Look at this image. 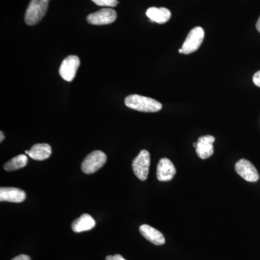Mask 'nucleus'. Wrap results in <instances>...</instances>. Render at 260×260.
Wrapping results in <instances>:
<instances>
[{
  "mask_svg": "<svg viewBox=\"0 0 260 260\" xmlns=\"http://www.w3.org/2000/svg\"><path fill=\"white\" fill-rule=\"evenodd\" d=\"M49 1L50 0H31L25 12V23L28 25L39 23L47 13Z\"/></svg>",
  "mask_w": 260,
  "mask_h": 260,
  "instance_id": "obj_2",
  "label": "nucleus"
},
{
  "mask_svg": "<svg viewBox=\"0 0 260 260\" xmlns=\"http://www.w3.org/2000/svg\"><path fill=\"white\" fill-rule=\"evenodd\" d=\"M0 135H1V139H0V141L3 142L5 139L4 134H3V132H0Z\"/></svg>",
  "mask_w": 260,
  "mask_h": 260,
  "instance_id": "obj_22",
  "label": "nucleus"
},
{
  "mask_svg": "<svg viewBox=\"0 0 260 260\" xmlns=\"http://www.w3.org/2000/svg\"><path fill=\"white\" fill-rule=\"evenodd\" d=\"M179 52L180 53V54H182V53H183L182 49H179Z\"/></svg>",
  "mask_w": 260,
  "mask_h": 260,
  "instance_id": "obj_23",
  "label": "nucleus"
},
{
  "mask_svg": "<svg viewBox=\"0 0 260 260\" xmlns=\"http://www.w3.org/2000/svg\"><path fill=\"white\" fill-rule=\"evenodd\" d=\"M26 198L25 191L18 188L1 187L0 189V201L10 203H22Z\"/></svg>",
  "mask_w": 260,
  "mask_h": 260,
  "instance_id": "obj_11",
  "label": "nucleus"
},
{
  "mask_svg": "<svg viewBox=\"0 0 260 260\" xmlns=\"http://www.w3.org/2000/svg\"><path fill=\"white\" fill-rule=\"evenodd\" d=\"M256 30H257L258 31H259V34H260V17H259V18L258 19L257 22H256Z\"/></svg>",
  "mask_w": 260,
  "mask_h": 260,
  "instance_id": "obj_21",
  "label": "nucleus"
},
{
  "mask_svg": "<svg viewBox=\"0 0 260 260\" xmlns=\"http://www.w3.org/2000/svg\"><path fill=\"white\" fill-rule=\"evenodd\" d=\"M124 104L129 109L142 112H158L162 109V104L158 101L137 94L128 95Z\"/></svg>",
  "mask_w": 260,
  "mask_h": 260,
  "instance_id": "obj_1",
  "label": "nucleus"
},
{
  "mask_svg": "<svg viewBox=\"0 0 260 260\" xmlns=\"http://www.w3.org/2000/svg\"><path fill=\"white\" fill-rule=\"evenodd\" d=\"M150 164V155L148 150H142L133 160V169L135 175L140 180L145 181L148 177Z\"/></svg>",
  "mask_w": 260,
  "mask_h": 260,
  "instance_id": "obj_5",
  "label": "nucleus"
},
{
  "mask_svg": "<svg viewBox=\"0 0 260 260\" xmlns=\"http://www.w3.org/2000/svg\"><path fill=\"white\" fill-rule=\"evenodd\" d=\"M139 230L141 235L152 244L157 246L165 244V237L162 235V233L159 232L157 229H154L153 227L147 225V224H143V225H140Z\"/></svg>",
  "mask_w": 260,
  "mask_h": 260,
  "instance_id": "obj_12",
  "label": "nucleus"
},
{
  "mask_svg": "<svg viewBox=\"0 0 260 260\" xmlns=\"http://www.w3.org/2000/svg\"><path fill=\"white\" fill-rule=\"evenodd\" d=\"M107 160V155L104 152L95 150L84 159L82 164V171L86 174H93L106 164Z\"/></svg>",
  "mask_w": 260,
  "mask_h": 260,
  "instance_id": "obj_3",
  "label": "nucleus"
},
{
  "mask_svg": "<svg viewBox=\"0 0 260 260\" xmlns=\"http://www.w3.org/2000/svg\"><path fill=\"white\" fill-rule=\"evenodd\" d=\"M146 15L152 22L164 24L170 20L172 13H171L170 10L167 8H158L153 7V8H150L147 10Z\"/></svg>",
  "mask_w": 260,
  "mask_h": 260,
  "instance_id": "obj_14",
  "label": "nucleus"
},
{
  "mask_svg": "<svg viewBox=\"0 0 260 260\" xmlns=\"http://www.w3.org/2000/svg\"><path fill=\"white\" fill-rule=\"evenodd\" d=\"M117 18L115 10L112 8H104L91 13L87 17V22L89 24L95 25H108L114 23Z\"/></svg>",
  "mask_w": 260,
  "mask_h": 260,
  "instance_id": "obj_7",
  "label": "nucleus"
},
{
  "mask_svg": "<svg viewBox=\"0 0 260 260\" xmlns=\"http://www.w3.org/2000/svg\"><path fill=\"white\" fill-rule=\"evenodd\" d=\"M93 3L99 6L114 8L118 5L117 0H91Z\"/></svg>",
  "mask_w": 260,
  "mask_h": 260,
  "instance_id": "obj_17",
  "label": "nucleus"
},
{
  "mask_svg": "<svg viewBox=\"0 0 260 260\" xmlns=\"http://www.w3.org/2000/svg\"><path fill=\"white\" fill-rule=\"evenodd\" d=\"M80 64V61L78 56H67L61 62L59 68V75L66 81H73L79 68Z\"/></svg>",
  "mask_w": 260,
  "mask_h": 260,
  "instance_id": "obj_6",
  "label": "nucleus"
},
{
  "mask_svg": "<svg viewBox=\"0 0 260 260\" xmlns=\"http://www.w3.org/2000/svg\"><path fill=\"white\" fill-rule=\"evenodd\" d=\"M193 146H194V148H196L197 147V143H194V144H193Z\"/></svg>",
  "mask_w": 260,
  "mask_h": 260,
  "instance_id": "obj_24",
  "label": "nucleus"
},
{
  "mask_svg": "<svg viewBox=\"0 0 260 260\" xmlns=\"http://www.w3.org/2000/svg\"><path fill=\"white\" fill-rule=\"evenodd\" d=\"M253 83H254L256 86L259 87L260 88V70L256 72L254 76H253Z\"/></svg>",
  "mask_w": 260,
  "mask_h": 260,
  "instance_id": "obj_18",
  "label": "nucleus"
},
{
  "mask_svg": "<svg viewBox=\"0 0 260 260\" xmlns=\"http://www.w3.org/2000/svg\"><path fill=\"white\" fill-rule=\"evenodd\" d=\"M106 260H126L124 257H122V256H121L120 254H115V255L112 256L109 255L107 256V258H106Z\"/></svg>",
  "mask_w": 260,
  "mask_h": 260,
  "instance_id": "obj_19",
  "label": "nucleus"
},
{
  "mask_svg": "<svg viewBox=\"0 0 260 260\" xmlns=\"http://www.w3.org/2000/svg\"><path fill=\"white\" fill-rule=\"evenodd\" d=\"M204 30L201 27H195L191 29L181 47L183 54H189L198 50L204 40Z\"/></svg>",
  "mask_w": 260,
  "mask_h": 260,
  "instance_id": "obj_4",
  "label": "nucleus"
},
{
  "mask_svg": "<svg viewBox=\"0 0 260 260\" xmlns=\"http://www.w3.org/2000/svg\"><path fill=\"white\" fill-rule=\"evenodd\" d=\"M235 171L244 180L249 182H256L259 180V175L255 167L249 160L241 159L235 165Z\"/></svg>",
  "mask_w": 260,
  "mask_h": 260,
  "instance_id": "obj_8",
  "label": "nucleus"
},
{
  "mask_svg": "<svg viewBox=\"0 0 260 260\" xmlns=\"http://www.w3.org/2000/svg\"><path fill=\"white\" fill-rule=\"evenodd\" d=\"M26 155L37 160H44L49 158L51 155V148L47 143L34 145L30 150H25Z\"/></svg>",
  "mask_w": 260,
  "mask_h": 260,
  "instance_id": "obj_13",
  "label": "nucleus"
},
{
  "mask_svg": "<svg viewBox=\"0 0 260 260\" xmlns=\"http://www.w3.org/2000/svg\"><path fill=\"white\" fill-rule=\"evenodd\" d=\"M215 138L212 135L200 137L197 142L196 152L199 158L207 159L213 155L214 153L213 143Z\"/></svg>",
  "mask_w": 260,
  "mask_h": 260,
  "instance_id": "obj_9",
  "label": "nucleus"
},
{
  "mask_svg": "<svg viewBox=\"0 0 260 260\" xmlns=\"http://www.w3.org/2000/svg\"><path fill=\"white\" fill-rule=\"evenodd\" d=\"M27 164H28V157L25 155H18L7 162L5 164L4 169L8 172H12V171L18 170L25 167Z\"/></svg>",
  "mask_w": 260,
  "mask_h": 260,
  "instance_id": "obj_16",
  "label": "nucleus"
},
{
  "mask_svg": "<svg viewBox=\"0 0 260 260\" xmlns=\"http://www.w3.org/2000/svg\"><path fill=\"white\" fill-rule=\"evenodd\" d=\"M95 225V220L88 214H83L72 224V229L75 233L91 230Z\"/></svg>",
  "mask_w": 260,
  "mask_h": 260,
  "instance_id": "obj_15",
  "label": "nucleus"
},
{
  "mask_svg": "<svg viewBox=\"0 0 260 260\" xmlns=\"http://www.w3.org/2000/svg\"><path fill=\"white\" fill-rule=\"evenodd\" d=\"M177 170L173 162L169 158H162L159 160L157 167V178L160 181L172 180Z\"/></svg>",
  "mask_w": 260,
  "mask_h": 260,
  "instance_id": "obj_10",
  "label": "nucleus"
},
{
  "mask_svg": "<svg viewBox=\"0 0 260 260\" xmlns=\"http://www.w3.org/2000/svg\"><path fill=\"white\" fill-rule=\"evenodd\" d=\"M12 260H31L30 259V256L28 255H25V254H20L16 257H15L14 259Z\"/></svg>",
  "mask_w": 260,
  "mask_h": 260,
  "instance_id": "obj_20",
  "label": "nucleus"
}]
</instances>
